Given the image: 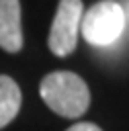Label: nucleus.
Returning <instances> with one entry per match:
<instances>
[{
  "label": "nucleus",
  "instance_id": "1",
  "mask_svg": "<svg viewBox=\"0 0 129 131\" xmlns=\"http://www.w3.org/2000/svg\"><path fill=\"white\" fill-rule=\"evenodd\" d=\"M43 102L66 119L82 117L90 106L88 84L74 72H51L39 84Z\"/></svg>",
  "mask_w": 129,
  "mask_h": 131
},
{
  "label": "nucleus",
  "instance_id": "2",
  "mask_svg": "<svg viewBox=\"0 0 129 131\" xmlns=\"http://www.w3.org/2000/svg\"><path fill=\"white\" fill-rule=\"evenodd\" d=\"M125 25L127 23L121 4L115 0H100L82 14L80 33L90 45L106 47L123 35Z\"/></svg>",
  "mask_w": 129,
  "mask_h": 131
},
{
  "label": "nucleus",
  "instance_id": "3",
  "mask_svg": "<svg viewBox=\"0 0 129 131\" xmlns=\"http://www.w3.org/2000/svg\"><path fill=\"white\" fill-rule=\"evenodd\" d=\"M82 14H84L82 0H59L57 10H55L53 20H51L49 37H47L51 53L66 57L76 49Z\"/></svg>",
  "mask_w": 129,
  "mask_h": 131
},
{
  "label": "nucleus",
  "instance_id": "4",
  "mask_svg": "<svg viewBox=\"0 0 129 131\" xmlns=\"http://www.w3.org/2000/svg\"><path fill=\"white\" fill-rule=\"evenodd\" d=\"M0 47L8 53H18L23 49L18 0H0Z\"/></svg>",
  "mask_w": 129,
  "mask_h": 131
},
{
  "label": "nucleus",
  "instance_id": "5",
  "mask_svg": "<svg viewBox=\"0 0 129 131\" xmlns=\"http://www.w3.org/2000/svg\"><path fill=\"white\" fill-rule=\"evenodd\" d=\"M23 96L18 84L10 76H0V129L6 127L20 108Z\"/></svg>",
  "mask_w": 129,
  "mask_h": 131
},
{
  "label": "nucleus",
  "instance_id": "6",
  "mask_svg": "<svg viewBox=\"0 0 129 131\" xmlns=\"http://www.w3.org/2000/svg\"><path fill=\"white\" fill-rule=\"evenodd\" d=\"M66 131H102L98 125H94V123H74L70 129H66Z\"/></svg>",
  "mask_w": 129,
  "mask_h": 131
},
{
  "label": "nucleus",
  "instance_id": "7",
  "mask_svg": "<svg viewBox=\"0 0 129 131\" xmlns=\"http://www.w3.org/2000/svg\"><path fill=\"white\" fill-rule=\"evenodd\" d=\"M121 8H123V14H125V23H129V0L125 2V6L121 4Z\"/></svg>",
  "mask_w": 129,
  "mask_h": 131
}]
</instances>
